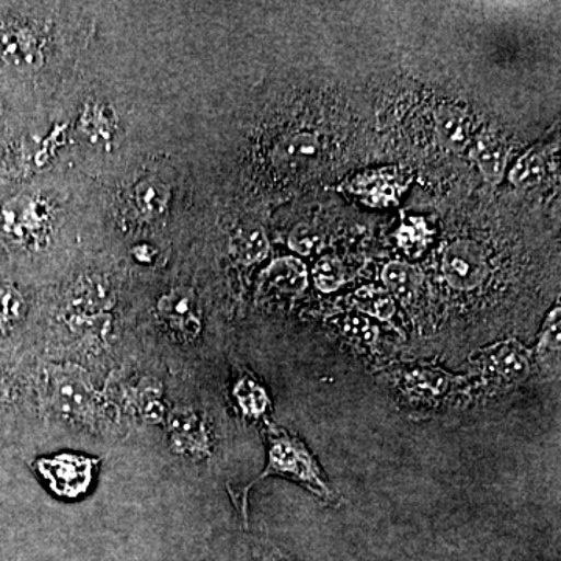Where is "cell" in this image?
Returning a JSON list of instances; mask_svg holds the SVG:
<instances>
[{
    "label": "cell",
    "mask_w": 561,
    "mask_h": 561,
    "mask_svg": "<svg viewBox=\"0 0 561 561\" xmlns=\"http://www.w3.org/2000/svg\"><path fill=\"white\" fill-rule=\"evenodd\" d=\"M268 465L260 479L272 474L286 476L308 486L317 496L331 500L332 491L324 483L320 467L305 443L278 427L268 432Z\"/></svg>",
    "instance_id": "obj_1"
},
{
    "label": "cell",
    "mask_w": 561,
    "mask_h": 561,
    "mask_svg": "<svg viewBox=\"0 0 561 561\" xmlns=\"http://www.w3.org/2000/svg\"><path fill=\"white\" fill-rule=\"evenodd\" d=\"M443 272L453 287L459 290H471L481 286L485 279V254L478 243L459 241L453 243L443 257Z\"/></svg>",
    "instance_id": "obj_4"
},
{
    "label": "cell",
    "mask_w": 561,
    "mask_h": 561,
    "mask_svg": "<svg viewBox=\"0 0 561 561\" xmlns=\"http://www.w3.org/2000/svg\"><path fill=\"white\" fill-rule=\"evenodd\" d=\"M160 312L169 321L172 330L179 332L186 341L197 337L201 332V320L195 313L194 301L186 291L175 290L165 295L160 301Z\"/></svg>",
    "instance_id": "obj_8"
},
{
    "label": "cell",
    "mask_w": 561,
    "mask_h": 561,
    "mask_svg": "<svg viewBox=\"0 0 561 561\" xmlns=\"http://www.w3.org/2000/svg\"><path fill=\"white\" fill-rule=\"evenodd\" d=\"M24 312L25 302L21 291L10 284H0V331L16 324Z\"/></svg>",
    "instance_id": "obj_17"
},
{
    "label": "cell",
    "mask_w": 561,
    "mask_h": 561,
    "mask_svg": "<svg viewBox=\"0 0 561 561\" xmlns=\"http://www.w3.org/2000/svg\"><path fill=\"white\" fill-rule=\"evenodd\" d=\"M171 438L176 451L205 456L208 453V431L201 416L195 413L180 411L173 413L171 423Z\"/></svg>",
    "instance_id": "obj_7"
},
{
    "label": "cell",
    "mask_w": 561,
    "mask_h": 561,
    "mask_svg": "<svg viewBox=\"0 0 561 561\" xmlns=\"http://www.w3.org/2000/svg\"><path fill=\"white\" fill-rule=\"evenodd\" d=\"M268 241L261 228L242 230L231 241V253L241 264L250 265L264 260Z\"/></svg>",
    "instance_id": "obj_13"
},
{
    "label": "cell",
    "mask_w": 561,
    "mask_h": 561,
    "mask_svg": "<svg viewBox=\"0 0 561 561\" xmlns=\"http://www.w3.org/2000/svg\"><path fill=\"white\" fill-rule=\"evenodd\" d=\"M136 202H138L140 213L146 216H158L164 210L165 203H168V191L160 181H146L136 190Z\"/></svg>",
    "instance_id": "obj_18"
},
{
    "label": "cell",
    "mask_w": 561,
    "mask_h": 561,
    "mask_svg": "<svg viewBox=\"0 0 561 561\" xmlns=\"http://www.w3.org/2000/svg\"><path fill=\"white\" fill-rule=\"evenodd\" d=\"M99 460L77 454H58L33 463L51 493L62 500H77L90 490Z\"/></svg>",
    "instance_id": "obj_2"
},
{
    "label": "cell",
    "mask_w": 561,
    "mask_h": 561,
    "mask_svg": "<svg viewBox=\"0 0 561 561\" xmlns=\"http://www.w3.org/2000/svg\"><path fill=\"white\" fill-rule=\"evenodd\" d=\"M542 348L557 351L559 353L560 350V309L557 308L556 311L551 313L549 317L548 323L545 327V334H542Z\"/></svg>",
    "instance_id": "obj_23"
},
{
    "label": "cell",
    "mask_w": 561,
    "mask_h": 561,
    "mask_svg": "<svg viewBox=\"0 0 561 561\" xmlns=\"http://www.w3.org/2000/svg\"><path fill=\"white\" fill-rule=\"evenodd\" d=\"M545 173V158L540 153H527L524 154L518 164L515 165V169H513L511 180L515 186L527 190V187L540 183Z\"/></svg>",
    "instance_id": "obj_16"
},
{
    "label": "cell",
    "mask_w": 561,
    "mask_h": 561,
    "mask_svg": "<svg viewBox=\"0 0 561 561\" xmlns=\"http://www.w3.org/2000/svg\"><path fill=\"white\" fill-rule=\"evenodd\" d=\"M351 300L360 312L368 313V316L376 317L379 320H389L394 313L393 298L390 297L389 291L378 289V287H362L353 295Z\"/></svg>",
    "instance_id": "obj_14"
},
{
    "label": "cell",
    "mask_w": 561,
    "mask_h": 561,
    "mask_svg": "<svg viewBox=\"0 0 561 561\" xmlns=\"http://www.w3.org/2000/svg\"><path fill=\"white\" fill-rule=\"evenodd\" d=\"M471 158L486 180L491 183H500L504 175L505 164H507V147L501 139L491 133H485L472 149Z\"/></svg>",
    "instance_id": "obj_10"
},
{
    "label": "cell",
    "mask_w": 561,
    "mask_h": 561,
    "mask_svg": "<svg viewBox=\"0 0 561 561\" xmlns=\"http://www.w3.org/2000/svg\"><path fill=\"white\" fill-rule=\"evenodd\" d=\"M486 370L507 379L519 381L530 373L529 351L519 343L505 342L483 353Z\"/></svg>",
    "instance_id": "obj_6"
},
{
    "label": "cell",
    "mask_w": 561,
    "mask_h": 561,
    "mask_svg": "<svg viewBox=\"0 0 561 561\" xmlns=\"http://www.w3.org/2000/svg\"><path fill=\"white\" fill-rule=\"evenodd\" d=\"M438 138L453 151H463L470 144L471 124L467 114L456 106H440L435 114Z\"/></svg>",
    "instance_id": "obj_9"
},
{
    "label": "cell",
    "mask_w": 561,
    "mask_h": 561,
    "mask_svg": "<svg viewBox=\"0 0 561 561\" xmlns=\"http://www.w3.org/2000/svg\"><path fill=\"white\" fill-rule=\"evenodd\" d=\"M0 61L20 72L43 66V50L35 33L16 21L0 24Z\"/></svg>",
    "instance_id": "obj_3"
},
{
    "label": "cell",
    "mask_w": 561,
    "mask_h": 561,
    "mask_svg": "<svg viewBox=\"0 0 561 561\" xmlns=\"http://www.w3.org/2000/svg\"><path fill=\"white\" fill-rule=\"evenodd\" d=\"M267 280L280 291L300 294L308 286V272L301 261L284 257L268 267Z\"/></svg>",
    "instance_id": "obj_11"
},
{
    "label": "cell",
    "mask_w": 561,
    "mask_h": 561,
    "mask_svg": "<svg viewBox=\"0 0 561 561\" xmlns=\"http://www.w3.org/2000/svg\"><path fill=\"white\" fill-rule=\"evenodd\" d=\"M234 397L247 416L257 419V416L264 415L265 411H267V391L264 390L260 382L254 381L249 376H245V378L236 383Z\"/></svg>",
    "instance_id": "obj_15"
},
{
    "label": "cell",
    "mask_w": 561,
    "mask_h": 561,
    "mask_svg": "<svg viewBox=\"0 0 561 561\" xmlns=\"http://www.w3.org/2000/svg\"><path fill=\"white\" fill-rule=\"evenodd\" d=\"M365 184H371L370 190H364L362 192H368L371 203H386L393 201L394 195H398L397 183H389L390 176L386 172L371 173V175L365 176Z\"/></svg>",
    "instance_id": "obj_21"
},
{
    "label": "cell",
    "mask_w": 561,
    "mask_h": 561,
    "mask_svg": "<svg viewBox=\"0 0 561 561\" xmlns=\"http://www.w3.org/2000/svg\"><path fill=\"white\" fill-rule=\"evenodd\" d=\"M382 279L394 297L409 301L419 290L421 275L412 265L404 262H390L382 272Z\"/></svg>",
    "instance_id": "obj_12"
},
{
    "label": "cell",
    "mask_w": 561,
    "mask_h": 561,
    "mask_svg": "<svg viewBox=\"0 0 561 561\" xmlns=\"http://www.w3.org/2000/svg\"><path fill=\"white\" fill-rule=\"evenodd\" d=\"M289 245L291 250L297 251L300 254H311L317 247L320 245L319 232L313 230L309 225H298L294 231H291Z\"/></svg>",
    "instance_id": "obj_22"
},
{
    "label": "cell",
    "mask_w": 561,
    "mask_h": 561,
    "mask_svg": "<svg viewBox=\"0 0 561 561\" xmlns=\"http://www.w3.org/2000/svg\"><path fill=\"white\" fill-rule=\"evenodd\" d=\"M261 561H294L286 556V553L280 552L279 549H268V551H264L261 557Z\"/></svg>",
    "instance_id": "obj_24"
},
{
    "label": "cell",
    "mask_w": 561,
    "mask_h": 561,
    "mask_svg": "<svg viewBox=\"0 0 561 561\" xmlns=\"http://www.w3.org/2000/svg\"><path fill=\"white\" fill-rule=\"evenodd\" d=\"M51 393L55 408L68 419L87 415L94 402V390L80 368L58 373L51 382Z\"/></svg>",
    "instance_id": "obj_5"
},
{
    "label": "cell",
    "mask_w": 561,
    "mask_h": 561,
    "mask_svg": "<svg viewBox=\"0 0 561 561\" xmlns=\"http://www.w3.org/2000/svg\"><path fill=\"white\" fill-rule=\"evenodd\" d=\"M317 139L312 135H297L284 142L280 158L289 162H305L317 154Z\"/></svg>",
    "instance_id": "obj_20"
},
{
    "label": "cell",
    "mask_w": 561,
    "mask_h": 561,
    "mask_svg": "<svg viewBox=\"0 0 561 561\" xmlns=\"http://www.w3.org/2000/svg\"><path fill=\"white\" fill-rule=\"evenodd\" d=\"M313 278H316L317 287L328 294V291L337 290L342 286L345 273H343L341 262L334 257H323L317 262Z\"/></svg>",
    "instance_id": "obj_19"
}]
</instances>
